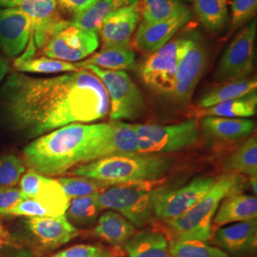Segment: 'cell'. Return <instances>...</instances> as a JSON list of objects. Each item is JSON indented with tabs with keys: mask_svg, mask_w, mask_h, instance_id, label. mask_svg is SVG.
Instances as JSON below:
<instances>
[{
	"mask_svg": "<svg viewBox=\"0 0 257 257\" xmlns=\"http://www.w3.org/2000/svg\"><path fill=\"white\" fill-rule=\"evenodd\" d=\"M109 110L104 85L86 69L43 78L13 73L0 86V125L23 140L104 119Z\"/></svg>",
	"mask_w": 257,
	"mask_h": 257,
	"instance_id": "1",
	"label": "cell"
},
{
	"mask_svg": "<svg viewBox=\"0 0 257 257\" xmlns=\"http://www.w3.org/2000/svg\"><path fill=\"white\" fill-rule=\"evenodd\" d=\"M107 123H73L34 139L23 150L28 167L45 176L63 175L91 162L92 147Z\"/></svg>",
	"mask_w": 257,
	"mask_h": 257,
	"instance_id": "2",
	"label": "cell"
},
{
	"mask_svg": "<svg viewBox=\"0 0 257 257\" xmlns=\"http://www.w3.org/2000/svg\"><path fill=\"white\" fill-rule=\"evenodd\" d=\"M173 159L161 154L111 156L77 166L68 174L114 185L156 181L171 170Z\"/></svg>",
	"mask_w": 257,
	"mask_h": 257,
	"instance_id": "3",
	"label": "cell"
},
{
	"mask_svg": "<svg viewBox=\"0 0 257 257\" xmlns=\"http://www.w3.org/2000/svg\"><path fill=\"white\" fill-rule=\"evenodd\" d=\"M235 174L222 175L210 191L183 215L169 221V228L175 240L207 242L212 235L211 224L221 201L237 187Z\"/></svg>",
	"mask_w": 257,
	"mask_h": 257,
	"instance_id": "4",
	"label": "cell"
},
{
	"mask_svg": "<svg viewBox=\"0 0 257 257\" xmlns=\"http://www.w3.org/2000/svg\"><path fill=\"white\" fill-rule=\"evenodd\" d=\"M144 184L110 186L98 194L101 210L118 212L135 227L145 226L155 216V202L161 187L151 189Z\"/></svg>",
	"mask_w": 257,
	"mask_h": 257,
	"instance_id": "5",
	"label": "cell"
},
{
	"mask_svg": "<svg viewBox=\"0 0 257 257\" xmlns=\"http://www.w3.org/2000/svg\"><path fill=\"white\" fill-rule=\"evenodd\" d=\"M95 74L104 85L108 94L111 122L137 120L145 111V100L138 85L124 71H109L87 65L83 67Z\"/></svg>",
	"mask_w": 257,
	"mask_h": 257,
	"instance_id": "6",
	"label": "cell"
},
{
	"mask_svg": "<svg viewBox=\"0 0 257 257\" xmlns=\"http://www.w3.org/2000/svg\"><path fill=\"white\" fill-rule=\"evenodd\" d=\"M138 154L179 152L195 144L199 138V123L190 119L177 124H133Z\"/></svg>",
	"mask_w": 257,
	"mask_h": 257,
	"instance_id": "7",
	"label": "cell"
},
{
	"mask_svg": "<svg viewBox=\"0 0 257 257\" xmlns=\"http://www.w3.org/2000/svg\"><path fill=\"white\" fill-rule=\"evenodd\" d=\"M190 43V35L171 39L165 45L148 55L138 73L152 91L166 96L172 95L179 61Z\"/></svg>",
	"mask_w": 257,
	"mask_h": 257,
	"instance_id": "8",
	"label": "cell"
},
{
	"mask_svg": "<svg viewBox=\"0 0 257 257\" xmlns=\"http://www.w3.org/2000/svg\"><path fill=\"white\" fill-rule=\"evenodd\" d=\"M99 46L97 33L75 27L63 20L42 48V55L65 62L80 61Z\"/></svg>",
	"mask_w": 257,
	"mask_h": 257,
	"instance_id": "9",
	"label": "cell"
},
{
	"mask_svg": "<svg viewBox=\"0 0 257 257\" xmlns=\"http://www.w3.org/2000/svg\"><path fill=\"white\" fill-rule=\"evenodd\" d=\"M256 19L248 22L232 39L221 56L213 74L216 82L223 83L247 77L252 73Z\"/></svg>",
	"mask_w": 257,
	"mask_h": 257,
	"instance_id": "10",
	"label": "cell"
},
{
	"mask_svg": "<svg viewBox=\"0 0 257 257\" xmlns=\"http://www.w3.org/2000/svg\"><path fill=\"white\" fill-rule=\"evenodd\" d=\"M209 62L208 47L197 32L190 34V43L182 55L176 71L175 89L171 98L177 104L191 100Z\"/></svg>",
	"mask_w": 257,
	"mask_h": 257,
	"instance_id": "11",
	"label": "cell"
},
{
	"mask_svg": "<svg viewBox=\"0 0 257 257\" xmlns=\"http://www.w3.org/2000/svg\"><path fill=\"white\" fill-rule=\"evenodd\" d=\"M215 180L213 176L199 175L175 190L161 187L155 202V216L169 222L183 215L210 191Z\"/></svg>",
	"mask_w": 257,
	"mask_h": 257,
	"instance_id": "12",
	"label": "cell"
},
{
	"mask_svg": "<svg viewBox=\"0 0 257 257\" xmlns=\"http://www.w3.org/2000/svg\"><path fill=\"white\" fill-rule=\"evenodd\" d=\"M192 12L181 5L170 17L156 21H142L134 39V47L142 53H153L164 46L175 34L191 21Z\"/></svg>",
	"mask_w": 257,
	"mask_h": 257,
	"instance_id": "13",
	"label": "cell"
},
{
	"mask_svg": "<svg viewBox=\"0 0 257 257\" xmlns=\"http://www.w3.org/2000/svg\"><path fill=\"white\" fill-rule=\"evenodd\" d=\"M24 222L33 240L44 249H55L69 243L79 234V230L66 215L30 217Z\"/></svg>",
	"mask_w": 257,
	"mask_h": 257,
	"instance_id": "14",
	"label": "cell"
},
{
	"mask_svg": "<svg viewBox=\"0 0 257 257\" xmlns=\"http://www.w3.org/2000/svg\"><path fill=\"white\" fill-rule=\"evenodd\" d=\"M31 21V37L36 49H42L56 27L63 21L56 0H23L17 7Z\"/></svg>",
	"mask_w": 257,
	"mask_h": 257,
	"instance_id": "15",
	"label": "cell"
},
{
	"mask_svg": "<svg viewBox=\"0 0 257 257\" xmlns=\"http://www.w3.org/2000/svg\"><path fill=\"white\" fill-rule=\"evenodd\" d=\"M136 154H138V141L133 124L115 121L107 123V127L94 143L91 162L111 156Z\"/></svg>",
	"mask_w": 257,
	"mask_h": 257,
	"instance_id": "16",
	"label": "cell"
},
{
	"mask_svg": "<svg viewBox=\"0 0 257 257\" xmlns=\"http://www.w3.org/2000/svg\"><path fill=\"white\" fill-rule=\"evenodd\" d=\"M31 37V21L18 8L0 9V46L10 58L25 51Z\"/></svg>",
	"mask_w": 257,
	"mask_h": 257,
	"instance_id": "17",
	"label": "cell"
},
{
	"mask_svg": "<svg viewBox=\"0 0 257 257\" xmlns=\"http://www.w3.org/2000/svg\"><path fill=\"white\" fill-rule=\"evenodd\" d=\"M140 19L138 1L112 12L104 20L99 34L102 48L130 46Z\"/></svg>",
	"mask_w": 257,
	"mask_h": 257,
	"instance_id": "18",
	"label": "cell"
},
{
	"mask_svg": "<svg viewBox=\"0 0 257 257\" xmlns=\"http://www.w3.org/2000/svg\"><path fill=\"white\" fill-rule=\"evenodd\" d=\"M204 136L213 142L231 143L250 137L255 124L248 118H228L206 116L200 118Z\"/></svg>",
	"mask_w": 257,
	"mask_h": 257,
	"instance_id": "19",
	"label": "cell"
},
{
	"mask_svg": "<svg viewBox=\"0 0 257 257\" xmlns=\"http://www.w3.org/2000/svg\"><path fill=\"white\" fill-rule=\"evenodd\" d=\"M214 243L226 252L247 253L256 248V219L242 221L216 230Z\"/></svg>",
	"mask_w": 257,
	"mask_h": 257,
	"instance_id": "20",
	"label": "cell"
},
{
	"mask_svg": "<svg viewBox=\"0 0 257 257\" xmlns=\"http://www.w3.org/2000/svg\"><path fill=\"white\" fill-rule=\"evenodd\" d=\"M256 196L231 193L219 204L212 220L211 230H218L221 227L234 222L256 219Z\"/></svg>",
	"mask_w": 257,
	"mask_h": 257,
	"instance_id": "21",
	"label": "cell"
},
{
	"mask_svg": "<svg viewBox=\"0 0 257 257\" xmlns=\"http://www.w3.org/2000/svg\"><path fill=\"white\" fill-rule=\"evenodd\" d=\"M136 233V227L123 215L114 211L104 212L98 218L93 234L110 246L124 247Z\"/></svg>",
	"mask_w": 257,
	"mask_h": 257,
	"instance_id": "22",
	"label": "cell"
},
{
	"mask_svg": "<svg viewBox=\"0 0 257 257\" xmlns=\"http://www.w3.org/2000/svg\"><path fill=\"white\" fill-rule=\"evenodd\" d=\"M257 110L256 92L248 93L238 98L221 102L208 108H196L192 112L193 117L202 118L206 116L247 118L253 116Z\"/></svg>",
	"mask_w": 257,
	"mask_h": 257,
	"instance_id": "23",
	"label": "cell"
},
{
	"mask_svg": "<svg viewBox=\"0 0 257 257\" xmlns=\"http://www.w3.org/2000/svg\"><path fill=\"white\" fill-rule=\"evenodd\" d=\"M124 248L128 257H172L168 239L156 230L136 232L124 245Z\"/></svg>",
	"mask_w": 257,
	"mask_h": 257,
	"instance_id": "24",
	"label": "cell"
},
{
	"mask_svg": "<svg viewBox=\"0 0 257 257\" xmlns=\"http://www.w3.org/2000/svg\"><path fill=\"white\" fill-rule=\"evenodd\" d=\"M257 82L255 77H243L239 79L221 83L203 93L198 99L196 108H208L221 102L238 98L248 93L256 92Z\"/></svg>",
	"mask_w": 257,
	"mask_h": 257,
	"instance_id": "25",
	"label": "cell"
},
{
	"mask_svg": "<svg viewBox=\"0 0 257 257\" xmlns=\"http://www.w3.org/2000/svg\"><path fill=\"white\" fill-rule=\"evenodd\" d=\"M87 65L109 71L132 70L136 66V54L130 46L102 48L100 52L92 54L87 60L78 62L75 66L82 69Z\"/></svg>",
	"mask_w": 257,
	"mask_h": 257,
	"instance_id": "26",
	"label": "cell"
},
{
	"mask_svg": "<svg viewBox=\"0 0 257 257\" xmlns=\"http://www.w3.org/2000/svg\"><path fill=\"white\" fill-rule=\"evenodd\" d=\"M138 0H100L91 8L73 16L70 21L75 27L85 31L99 32L104 20L110 14L122 7L138 2Z\"/></svg>",
	"mask_w": 257,
	"mask_h": 257,
	"instance_id": "27",
	"label": "cell"
},
{
	"mask_svg": "<svg viewBox=\"0 0 257 257\" xmlns=\"http://www.w3.org/2000/svg\"><path fill=\"white\" fill-rule=\"evenodd\" d=\"M196 18L213 35L221 34L228 24V0H193Z\"/></svg>",
	"mask_w": 257,
	"mask_h": 257,
	"instance_id": "28",
	"label": "cell"
},
{
	"mask_svg": "<svg viewBox=\"0 0 257 257\" xmlns=\"http://www.w3.org/2000/svg\"><path fill=\"white\" fill-rule=\"evenodd\" d=\"M98 194L99 193L76 197L70 201L68 210L65 214H67V219L74 227L90 226L96 221L101 211V207L98 202Z\"/></svg>",
	"mask_w": 257,
	"mask_h": 257,
	"instance_id": "29",
	"label": "cell"
},
{
	"mask_svg": "<svg viewBox=\"0 0 257 257\" xmlns=\"http://www.w3.org/2000/svg\"><path fill=\"white\" fill-rule=\"evenodd\" d=\"M226 170L232 174H243L249 177L257 175V139L250 137L227 160Z\"/></svg>",
	"mask_w": 257,
	"mask_h": 257,
	"instance_id": "30",
	"label": "cell"
},
{
	"mask_svg": "<svg viewBox=\"0 0 257 257\" xmlns=\"http://www.w3.org/2000/svg\"><path fill=\"white\" fill-rule=\"evenodd\" d=\"M15 69L19 73L31 74H58V73H73L77 72L78 69L75 64L57 60L50 57H32L28 59L17 58Z\"/></svg>",
	"mask_w": 257,
	"mask_h": 257,
	"instance_id": "31",
	"label": "cell"
},
{
	"mask_svg": "<svg viewBox=\"0 0 257 257\" xmlns=\"http://www.w3.org/2000/svg\"><path fill=\"white\" fill-rule=\"evenodd\" d=\"M172 257H230L218 247L201 241H180L172 239L169 242Z\"/></svg>",
	"mask_w": 257,
	"mask_h": 257,
	"instance_id": "32",
	"label": "cell"
},
{
	"mask_svg": "<svg viewBox=\"0 0 257 257\" xmlns=\"http://www.w3.org/2000/svg\"><path fill=\"white\" fill-rule=\"evenodd\" d=\"M66 195L71 199L76 197L88 196L95 193H100L110 188L111 185L104 183L88 177L74 176V177H60L57 179Z\"/></svg>",
	"mask_w": 257,
	"mask_h": 257,
	"instance_id": "33",
	"label": "cell"
},
{
	"mask_svg": "<svg viewBox=\"0 0 257 257\" xmlns=\"http://www.w3.org/2000/svg\"><path fill=\"white\" fill-rule=\"evenodd\" d=\"M183 3L181 0H142L138 1L140 15L143 21L156 22L170 17Z\"/></svg>",
	"mask_w": 257,
	"mask_h": 257,
	"instance_id": "34",
	"label": "cell"
},
{
	"mask_svg": "<svg viewBox=\"0 0 257 257\" xmlns=\"http://www.w3.org/2000/svg\"><path fill=\"white\" fill-rule=\"evenodd\" d=\"M24 162L14 155L0 156V186L13 187L19 184L25 173Z\"/></svg>",
	"mask_w": 257,
	"mask_h": 257,
	"instance_id": "35",
	"label": "cell"
},
{
	"mask_svg": "<svg viewBox=\"0 0 257 257\" xmlns=\"http://www.w3.org/2000/svg\"><path fill=\"white\" fill-rule=\"evenodd\" d=\"M257 0H232L230 4V33L238 30L255 17Z\"/></svg>",
	"mask_w": 257,
	"mask_h": 257,
	"instance_id": "36",
	"label": "cell"
},
{
	"mask_svg": "<svg viewBox=\"0 0 257 257\" xmlns=\"http://www.w3.org/2000/svg\"><path fill=\"white\" fill-rule=\"evenodd\" d=\"M109 253V249L100 246L80 244L65 248L51 257H104Z\"/></svg>",
	"mask_w": 257,
	"mask_h": 257,
	"instance_id": "37",
	"label": "cell"
},
{
	"mask_svg": "<svg viewBox=\"0 0 257 257\" xmlns=\"http://www.w3.org/2000/svg\"><path fill=\"white\" fill-rule=\"evenodd\" d=\"M24 198V194L19 188L0 186V214L7 215Z\"/></svg>",
	"mask_w": 257,
	"mask_h": 257,
	"instance_id": "38",
	"label": "cell"
},
{
	"mask_svg": "<svg viewBox=\"0 0 257 257\" xmlns=\"http://www.w3.org/2000/svg\"><path fill=\"white\" fill-rule=\"evenodd\" d=\"M57 4L65 11L72 13L73 15L80 14L84 11L91 8L92 5L100 0H56Z\"/></svg>",
	"mask_w": 257,
	"mask_h": 257,
	"instance_id": "39",
	"label": "cell"
},
{
	"mask_svg": "<svg viewBox=\"0 0 257 257\" xmlns=\"http://www.w3.org/2000/svg\"><path fill=\"white\" fill-rule=\"evenodd\" d=\"M9 71V63L7 62V60L4 57L0 56V83L4 80V78L6 77Z\"/></svg>",
	"mask_w": 257,
	"mask_h": 257,
	"instance_id": "40",
	"label": "cell"
},
{
	"mask_svg": "<svg viewBox=\"0 0 257 257\" xmlns=\"http://www.w3.org/2000/svg\"><path fill=\"white\" fill-rule=\"evenodd\" d=\"M23 0H0V7L17 8Z\"/></svg>",
	"mask_w": 257,
	"mask_h": 257,
	"instance_id": "41",
	"label": "cell"
},
{
	"mask_svg": "<svg viewBox=\"0 0 257 257\" xmlns=\"http://www.w3.org/2000/svg\"><path fill=\"white\" fill-rule=\"evenodd\" d=\"M11 257H35L33 253H31L27 249H22L19 250L18 252H16L13 256Z\"/></svg>",
	"mask_w": 257,
	"mask_h": 257,
	"instance_id": "42",
	"label": "cell"
},
{
	"mask_svg": "<svg viewBox=\"0 0 257 257\" xmlns=\"http://www.w3.org/2000/svg\"><path fill=\"white\" fill-rule=\"evenodd\" d=\"M256 177H250V187H251V191L254 193V195H256Z\"/></svg>",
	"mask_w": 257,
	"mask_h": 257,
	"instance_id": "43",
	"label": "cell"
},
{
	"mask_svg": "<svg viewBox=\"0 0 257 257\" xmlns=\"http://www.w3.org/2000/svg\"><path fill=\"white\" fill-rule=\"evenodd\" d=\"M104 257H113V255H112V253L110 252V253H109V254H107V255H105Z\"/></svg>",
	"mask_w": 257,
	"mask_h": 257,
	"instance_id": "44",
	"label": "cell"
},
{
	"mask_svg": "<svg viewBox=\"0 0 257 257\" xmlns=\"http://www.w3.org/2000/svg\"><path fill=\"white\" fill-rule=\"evenodd\" d=\"M0 234H1V227H0Z\"/></svg>",
	"mask_w": 257,
	"mask_h": 257,
	"instance_id": "45",
	"label": "cell"
},
{
	"mask_svg": "<svg viewBox=\"0 0 257 257\" xmlns=\"http://www.w3.org/2000/svg\"><path fill=\"white\" fill-rule=\"evenodd\" d=\"M0 247H1V242H0Z\"/></svg>",
	"mask_w": 257,
	"mask_h": 257,
	"instance_id": "46",
	"label": "cell"
}]
</instances>
